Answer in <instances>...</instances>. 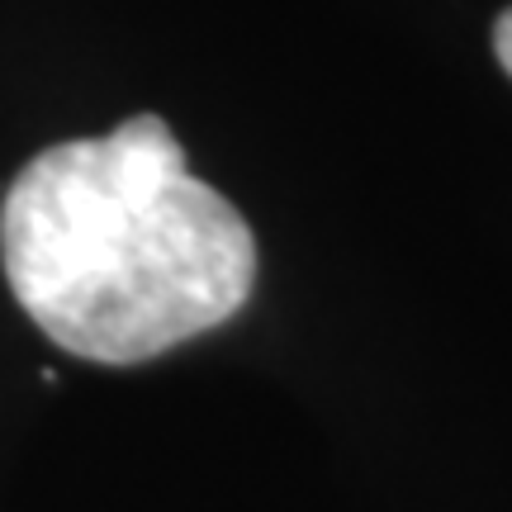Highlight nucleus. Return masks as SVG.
Returning <instances> with one entry per match:
<instances>
[{
  "instance_id": "obj_1",
  "label": "nucleus",
  "mask_w": 512,
  "mask_h": 512,
  "mask_svg": "<svg viewBox=\"0 0 512 512\" xmlns=\"http://www.w3.org/2000/svg\"><path fill=\"white\" fill-rule=\"evenodd\" d=\"M0 261L19 309L100 366L219 328L256 285L247 219L185 171L157 114L29 157L0 204Z\"/></svg>"
},
{
  "instance_id": "obj_2",
  "label": "nucleus",
  "mask_w": 512,
  "mask_h": 512,
  "mask_svg": "<svg viewBox=\"0 0 512 512\" xmlns=\"http://www.w3.org/2000/svg\"><path fill=\"white\" fill-rule=\"evenodd\" d=\"M494 53H498V62H503V72L512 76V5L498 15V24H494Z\"/></svg>"
}]
</instances>
